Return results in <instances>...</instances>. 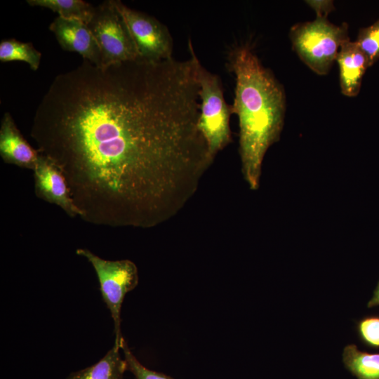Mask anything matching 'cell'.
I'll use <instances>...</instances> for the list:
<instances>
[{"label": "cell", "mask_w": 379, "mask_h": 379, "mask_svg": "<svg viewBox=\"0 0 379 379\" xmlns=\"http://www.w3.org/2000/svg\"><path fill=\"white\" fill-rule=\"evenodd\" d=\"M60 47L76 52L97 66H102L100 49L86 23L74 19L56 17L49 25Z\"/></svg>", "instance_id": "obj_9"}, {"label": "cell", "mask_w": 379, "mask_h": 379, "mask_svg": "<svg viewBox=\"0 0 379 379\" xmlns=\"http://www.w3.org/2000/svg\"><path fill=\"white\" fill-rule=\"evenodd\" d=\"M197 69L200 100L198 128L213 162L217 154L231 142L230 120L232 108L225 100L220 77L203 67L199 58Z\"/></svg>", "instance_id": "obj_4"}, {"label": "cell", "mask_w": 379, "mask_h": 379, "mask_svg": "<svg viewBox=\"0 0 379 379\" xmlns=\"http://www.w3.org/2000/svg\"><path fill=\"white\" fill-rule=\"evenodd\" d=\"M0 155L6 164L32 171L39 156V152L25 139L8 112L1 121Z\"/></svg>", "instance_id": "obj_10"}, {"label": "cell", "mask_w": 379, "mask_h": 379, "mask_svg": "<svg viewBox=\"0 0 379 379\" xmlns=\"http://www.w3.org/2000/svg\"><path fill=\"white\" fill-rule=\"evenodd\" d=\"M36 196L60 207L70 217H81L74 204L66 180L57 166L39 153L33 170Z\"/></svg>", "instance_id": "obj_8"}, {"label": "cell", "mask_w": 379, "mask_h": 379, "mask_svg": "<svg viewBox=\"0 0 379 379\" xmlns=\"http://www.w3.org/2000/svg\"><path fill=\"white\" fill-rule=\"evenodd\" d=\"M83 60L57 75L30 135L64 175L85 221L151 228L180 211L212 161L199 130L198 58Z\"/></svg>", "instance_id": "obj_1"}, {"label": "cell", "mask_w": 379, "mask_h": 379, "mask_svg": "<svg viewBox=\"0 0 379 379\" xmlns=\"http://www.w3.org/2000/svg\"><path fill=\"white\" fill-rule=\"evenodd\" d=\"M114 2L126 21L139 59L161 61L173 58V39L165 25L121 1Z\"/></svg>", "instance_id": "obj_7"}, {"label": "cell", "mask_w": 379, "mask_h": 379, "mask_svg": "<svg viewBox=\"0 0 379 379\" xmlns=\"http://www.w3.org/2000/svg\"><path fill=\"white\" fill-rule=\"evenodd\" d=\"M41 53L30 42H22L15 39L2 40L0 42V61H22L27 63L33 71L40 65Z\"/></svg>", "instance_id": "obj_15"}, {"label": "cell", "mask_w": 379, "mask_h": 379, "mask_svg": "<svg viewBox=\"0 0 379 379\" xmlns=\"http://www.w3.org/2000/svg\"><path fill=\"white\" fill-rule=\"evenodd\" d=\"M289 36L299 58L321 76L329 72L340 46L350 39L347 23L336 25L326 18L294 25Z\"/></svg>", "instance_id": "obj_3"}, {"label": "cell", "mask_w": 379, "mask_h": 379, "mask_svg": "<svg viewBox=\"0 0 379 379\" xmlns=\"http://www.w3.org/2000/svg\"><path fill=\"white\" fill-rule=\"evenodd\" d=\"M121 350L124 353L127 371L133 373L135 379H174L143 366L132 353L124 338L121 343Z\"/></svg>", "instance_id": "obj_17"}, {"label": "cell", "mask_w": 379, "mask_h": 379, "mask_svg": "<svg viewBox=\"0 0 379 379\" xmlns=\"http://www.w3.org/2000/svg\"><path fill=\"white\" fill-rule=\"evenodd\" d=\"M76 253L84 257L95 271L102 299L114 321V345L121 349L123 339L121 331V305L126 294L134 289L138 284V268L129 260H105L86 248H78Z\"/></svg>", "instance_id": "obj_5"}, {"label": "cell", "mask_w": 379, "mask_h": 379, "mask_svg": "<svg viewBox=\"0 0 379 379\" xmlns=\"http://www.w3.org/2000/svg\"><path fill=\"white\" fill-rule=\"evenodd\" d=\"M343 362L357 379H379V353L363 352L350 344L343 350Z\"/></svg>", "instance_id": "obj_13"}, {"label": "cell", "mask_w": 379, "mask_h": 379, "mask_svg": "<svg viewBox=\"0 0 379 379\" xmlns=\"http://www.w3.org/2000/svg\"><path fill=\"white\" fill-rule=\"evenodd\" d=\"M87 25L100 49L102 66L138 58L128 26L114 0L94 7Z\"/></svg>", "instance_id": "obj_6"}, {"label": "cell", "mask_w": 379, "mask_h": 379, "mask_svg": "<svg viewBox=\"0 0 379 379\" xmlns=\"http://www.w3.org/2000/svg\"><path fill=\"white\" fill-rule=\"evenodd\" d=\"M371 67L379 59V20L361 29L355 41Z\"/></svg>", "instance_id": "obj_16"}, {"label": "cell", "mask_w": 379, "mask_h": 379, "mask_svg": "<svg viewBox=\"0 0 379 379\" xmlns=\"http://www.w3.org/2000/svg\"><path fill=\"white\" fill-rule=\"evenodd\" d=\"M357 329L360 339L366 345L379 349V316L364 317L358 321Z\"/></svg>", "instance_id": "obj_18"}, {"label": "cell", "mask_w": 379, "mask_h": 379, "mask_svg": "<svg viewBox=\"0 0 379 379\" xmlns=\"http://www.w3.org/2000/svg\"><path fill=\"white\" fill-rule=\"evenodd\" d=\"M120 350L114 345L97 363L72 373L66 379H123L127 368Z\"/></svg>", "instance_id": "obj_12"}, {"label": "cell", "mask_w": 379, "mask_h": 379, "mask_svg": "<svg viewBox=\"0 0 379 379\" xmlns=\"http://www.w3.org/2000/svg\"><path fill=\"white\" fill-rule=\"evenodd\" d=\"M379 305V281L373 292L372 298L368 301L367 307L368 308Z\"/></svg>", "instance_id": "obj_20"}, {"label": "cell", "mask_w": 379, "mask_h": 379, "mask_svg": "<svg viewBox=\"0 0 379 379\" xmlns=\"http://www.w3.org/2000/svg\"><path fill=\"white\" fill-rule=\"evenodd\" d=\"M335 61L339 67L341 93L350 98L357 96L369 67L366 55L356 41L349 39L340 46Z\"/></svg>", "instance_id": "obj_11"}, {"label": "cell", "mask_w": 379, "mask_h": 379, "mask_svg": "<svg viewBox=\"0 0 379 379\" xmlns=\"http://www.w3.org/2000/svg\"><path fill=\"white\" fill-rule=\"evenodd\" d=\"M307 4L315 11L316 18H326L335 10L333 1H306Z\"/></svg>", "instance_id": "obj_19"}, {"label": "cell", "mask_w": 379, "mask_h": 379, "mask_svg": "<svg viewBox=\"0 0 379 379\" xmlns=\"http://www.w3.org/2000/svg\"><path fill=\"white\" fill-rule=\"evenodd\" d=\"M31 6H39L58 13V16L79 20L88 23L91 20L94 6L82 0H27Z\"/></svg>", "instance_id": "obj_14"}, {"label": "cell", "mask_w": 379, "mask_h": 379, "mask_svg": "<svg viewBox=\"0 0 379 379\" xmlns=\"http://www.w3.org/2000/svg\"><path fill=\"white\" fill-rule=\"evenodd\" d=\"M227 62L236 79L232 108L239 119L241 171L249 187L255 190L259 187L265 155L280 138L286 94L281 84L262 65L248 44L230 48Z\"/></svg>", "instance_id": "obj_2"}]
</instances>
